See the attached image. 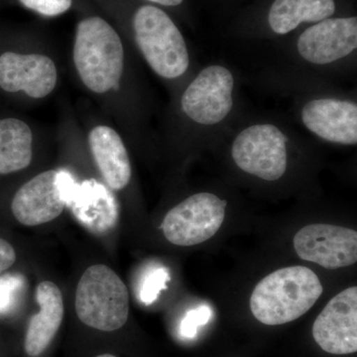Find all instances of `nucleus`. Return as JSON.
I'll return each instance as SVG.
<instances>
[{"mask_svg":"<svg viewBox=\"0 0 357 357\" xmlns=\"http://www.w3.org/2000/svg\"><path fill=\"white\" fill-rule=\"evenodd\" d=\"M66 206L58 185V171H45L16 192L11 211L21 225L36 227L52 222Z\"/></svg>","mask_w":357,"mask_h":357,"instance_id":"13","label":"nucleus"},{"mask_svg":"<svg viewBox=\"0 0 357 357\" xmlns=\"http://www.w3.org/2000/svg\"><path fill=\"white\" fill-rule=\"evenodd\" d=\"M294 248L301 259L326 269L349 267L357 261V232L337 225L314 223L296 234Z\"/></svg>","mask_w":357,"mask_h":357,"instance_id":"8","label":"nucleus"},{"mask_svg":"<svg viewBox=\"0 0 357 357\" xmlns=\"http://www.w3.org/2000/svg\"><path fill=\"white\" fill-rule=\"evenodd\" d=\"M231 155L244 172L274 182L287 170V137L273 124H255L236 136Z\"/></svg>","mask_w":357,"mask_h":357,"instance_id":"5","label":"nucleus"},{"mask_svg":"<svg viewBox=\"0 0 357 357\" xmlns=\"http://www.w3.org/2000/svg\"><path fill=\"white\" fill-rule=\"evenodd\" d=\"M33 158V133L26 122L0 119V174L6 175L27 168Z\"/></svg>","mask_w":357,"mask_h":357,"instance_id":"18","label":"nucleus"},{"mask_svg":"<svg viewBox=\"0 0 357 357\" xmlns=\"http://www.w3.org/2000/svg\"><path fill=\"white\" fill-rule=\"evenodd\" d=\"M234 77L227 68L211 65L192 79L181 98V109L192 121L215 126L234 107Z\"/></svg>","mask_w":357,"mask_h":357,"instance_id":"7","label":"nucleus"},{"mask_svg":"<svg viewBox=\"0 0 357 357\" xmlns=\"http://www.w3.org/2000/svg\"><path fill=\"white\" fill-rule=\"evenodd\" d=\"M89 144L96 166L110 189L121 191L128 187L132 171L121 135L109 126H96L89 134Z\"/></svg>","mask_w":357,"mask_h":357,"instance_id":"15","label":"nucleus"},{"mask_svg":"<svg viewBox=\"0 0 357 357\" xmlns=\"http://www.w3.org/2000/svg\"><path fill=\"white\" fill-rule=\"evenodd\" d=\"M323 291L319 277L310 268H282L256 285L250 297L251 312L264 325H284L309 312Z\"/></svg>","mask_w":357,"mask_h":357,"instance_id":"1","label":"nucleus"},{"mask_svg":"<svg viewBox=\"0 0 357 357\" xmlns=\"http://www.w3.org/2000/svg\"><path fill=\"white\" fill-rule=\"evenodd\" d=\"M170 281V274L165 268H156L151 270L145 277L141 285L139 297L143 304L149 306L153 304L160 293L167 289V283Z\"/></svg>","mask_w":357,"mask_h":357,"instance_id":"20","label":"nucleus"},{"mask_svg":"<svg viewBox=\"0 0 357 357\" xmlns=\"http://www.w3.org/2000/svg\"><path fill=\"white\" fill-rule=\"evenodd\" d=\"M75 307L84 325L102 332H114L128 321V290L112 268L93 265L79 279Z\"/></svg>","mask_w":357,"mask_h":357,"instance_id":"4","label":"nucleus"},{"mask_svg":"<svg viewBox=\"0 0 357 357\" xmlns=\"http://www.w3.org/2000/svg\"><path fill=\"white\" fill-rule=\"evenodd\" d=\"M65 203L79 223L96 236L109 234L119 220V204L114 195L95 180L75 182Z\"/></svg>","mask_w":357,"mask_h":357,"instance_id":"14","label":"nucleus"},{"mask_svg":"<svg viewBox=\"0 0 357 357\" xmlns=\"http://www.w3.org/2000/svg\"><path fill=\"white\" fill-rule=\"evenodd\" d=\"M357 48V18H326L307 28L298 39L301 57L314 65L337 62Z\"/></svg>","mask_w":357,"mask_h":357,"instance_id":"11","label":"nucleus"},{"mask_svg":"<svg viewBox=\"0 0 357 357\" xmlns=\"http://www.w3.org/2000/svg\"><path fill=\"white\" fill-rule=\"evenodd\" d=\"M16 260V252L10 243L0 238V274L10 268Z\"/></svg>","mask_w":357,"mask_h":357,"instance_id":"23","label":"nucleus"},{"mask_svg":"<svg viewBox=\"0 0 357 357\" xmlns=\"http://www.w3.org/2000/svg\"><path fill=\"white\" fill-rule=\"evenodd\" d=\"M38 314L33 316L25 337V351L31 357L39 356L46 351L64 318L62 292L55 283L44 281L36 289Z\"/></svg>","mask_w":357,"mask_h":357,"instance_id":"16","label":"nucleus"},{"mask_svg":"<svg viewBox=\"0 0 357 357\" xmlns=\"http://www.w3.org/2000/svg\"><path fill=\"white\" fill-rule=\"evenodd\" d=\"M335 0H275L268 22L272 31L285 35L304 22H319L335 13Z\"/></svg>","mask_w":357,"mask_h":357,"instance_id":"17","label":"nucleus"},{"mask_svg":"<svg viewBox=\"0 0 357 357\" xmlns=\"http://www.w3.org/2000/svg\"><path fill=\"white\" fill-rule=\"evenodd\" d=\"M73 59L84 86L103 95L119 89L124 69L123 44L107 21L91 16L79 21Z\"/></svg>","mask_w":357,"mask_h":357,"instance_id":"2","label":"nucleus"},{"mask_svg":"<svg viewBox=\"0 0 357 357\" xmlns=\"http://www.w3.org/2000/svg\"><path fill=\"white\" fill-rule=\"evenodd\" d=\"M211 309L208 305L190 310L180 324V335L184 338H194L198 333L199 326L206 325L211 318Z\"/></svg>","mask_w":357,"mask_h":357,"instance_id":"21","label":"nucleus"},{"mask_svg":"<svg viewBox=\"0 0 357 357\" xmlns=\"http://www.w3.org/2000/svg\"><path fill=\"white\" fill-rule=\"evenodd\" d=\"M149 1L160 4V6H180L184 0H149Z\"/></svg>","mask_w":357,"mask_h":357,"instance_id":"24","label":"nucleus"},{"mask_svg":"<svg viewBox=\"0 0 357 357\" xmlns=\"http://www.w3.org/2000/svg\"><path fill=\"white\" fill-rule=\"evenodd\" d=\"M133 30L143 57L159 77L177 79L189 69L184 37L165 11L153 6L140 7L134 14Z\"/></svg>","mask_w":357,"mask_h":357,"instance_id":"3","label":"nucleus"},{"mask_svg":"<svg viewBox=\"0 0 357 357\" xmlns=\"http://www.w3.org/2000/svg\"><path fill=\"white\" fill-rule=\"evenodd\" d=\"M25 287V277L21 274L0 276V316L14 311L24 293Z\"/></svg>","mask_w":357,"mask_h":357,"instance_id":"19","label":"nucleus"},{"mask_svg":"<svg viewBox=\"0 0 357 357\" xmlns=\"http://www.w3.org/2000/svg\"><path fill=\"white\" fill-rule=\"evenodd\" d=\"M303 123L328 142L356 145L357 105L351 100L323 98L310 100L301 112Z\"/></svg>","mask_w":357,"mask_h":357,"instance_id":"12","label":"nucleus"},{"mask_svg":"<svg viewBox=\"0 0 357 357\" xmlns=\"http://www.w3.org/2000/svg\"><path fill=\"white\" fill-rule=\"evenodd\" d=\"M227 202L211 192H199L169 211L162 230L167 241L178 246L198 245L218 231Z\"/></svg>","mask_w":357,"mask_h":357,"instance_id":"6","label":"nucleus"},{"mask_svg":"<svg viewBox=\"0 0 357 357\" xmlns=\"http://www.w3.org/2000/svg\"><path fill=\"white\" fill-rule=\"evenodd\" d=\"M98 357H116V356H112V354H102V356H98Z\"/></svg>","mask_w":357,"mask_h":357,"instance_id":"25","label":"nucleus"},{"mask_svg":"<svg viewBox=\"0 0 357 357\" xmlns=\"http://www.w3.org/2000/svg\"><path fill=\"white\" fill-rule=\"evenodd\" d=\"M312 337L331 354L357 351V287L345 289L326 304L312 326Z\"/></svg>","mask_w":357,"mask_h":357,"instance_id":"9","label":"nucleus"},{"mask_svg":"<svg viewBox=\"0 0 357 357\" xmlns=\"http://www.w3.org/2000/svg\"><path fill=\"white\" fill-rule=\"evenodd\" d=\"M58 83V70L50 57L41 54L6 52L0 55V88L36 100L53 93Z\"/></svg>","mask_w":357,"mask_h":357,"instance_id":"10","label":"nucleus"},{"mask_svg":"<svg viewBox=\"0 0 357 357\" xmlns=\"http://www.w3.org/2000/svg\"><path fill=\"white\" fill-rule=\"evenodd\" d=\"M20 2L26 8L48 17L67 13L73 4V0H20Z\"/></svg>","mask_w":357,"mask_h":357,"instance_id":"22","label":"nucleus"}]
</instances>
